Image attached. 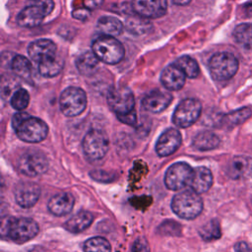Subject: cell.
<instances>
[{"label": "cell", "instance_id": "obj_18", "mask_svg": "<svg viewBox=\"0 0 252 252\" xmlns=\"http://www.w3.org/2000/svg\"><path fill=\"white\" fill-rule=\"evenodd\" d=\"M185 74L175 64L165 67L160 74V82L169 91L180 90L185 83Z\"/></svg>", "mask_w": 252, "mask_h": 252}, {"label": "cell", "instance_id": "obj_23", "mask_svg": "<svg viewBox=\"0 0 252 252\" xmlns=\"http://www.w3.org/2000/svg\"><path fill=\"white\" fill-rule=\"evenodd\" d=\"M220 144V138L211 131H202L198 133L192 142L195 149L199 151H210L217 148Z\"/></svg>", "mask_w": 252, "mask_h": 252}, {"label": "cell", "instance_id": "obj_7", "mask_svg": "<svg viewBox=\"0 0 252 252\" xmlns=\"http://www.w3.org/2000/svg\"><path fill=\"white\" fill-rule=\"evenodd\" d=\"M108 146L107 135L98 129L89 131L83 140V151L91 160L102 158L108 151Z\"/></svg>", "mask_w": 252, "mask_h": 252}, {"label": "cell", "instance_id": "obj_37", "mask_svg": "<svg viewBox=\"0 0 252 252\" xmlns=\"http://www.w3.org/2000/svg\"><path fill=\"white\" fill-rule=\"evenodd\" d=\"M72 16L75 19L81 20V21H85L87 20L90 16H91V10H89L88 8H80V9H76L73 11Z\"/></svg>", "mask_w": 252, "mask_h": 252}, {"label": "cell", "instance_id": "obj_4", "mask_svg": "<svg viewBox=\"0 0 252 252\" xmlns=\"http://www.w3.org/2000/svg\"><path fill=\"white\" fill-rule=\"evenodd\" d=\"M171 209L179 218L192 220L197 218L202 212L203 202L198 193L193 190H185L173 197Z\"/></svg>", "mask_w": 252, "mask_h": 252}, {"label": "cell", "instance_id": "obj_20", "mask_svg": "<svg viewBox=\"0 0 252 252\" xmlns=\"http://www.w3.org/2000/svg\"><path fill=\"white\" fill-rule=\"evenodd\" d=\"M74 206V197L68 192L54 195L47 204L48 210L55 216H64L71 212Z\"/></svg>", "mask_w": 252, "mask_h": 252}, {"label": "cell", "instance_id": "obj_14", "mask_svg": "<svg viewBox=\"0 0 252 252\" xmlns=\"http://www.w3.org/2000/svg\"><path fill=\"white\" fill-rule=\"evenodd\" d=\"M15 200L22 208H31L38 200L40 195V188L33 182H21L16 185Z\"/></svg>", "mask_w": 252, "mask_h": 252}, {"label": "cell", "instance_id": "obj_29", "mask_svg": "<svg viewBox=\"0 0 252 252\" xmlns=\"http://www.w3.org/2000/svg\"><path fill=\"white\" fill-rule=\"evenodd\" d=\"M233 37L237 43L244 47H252V24L244 23L238 25L233 31Z\"/></svg>", "mask_w": 252, "mask_h": 252}, {"label": "cell", "instance_id": "obj_33", "mask_svg": "<svg viewBox=\"0 0 252 252\" xmlns=\"http://www.w3.org/2000/svg\"><path fill=\"white\" fill-rule=\"evenodd\" d=\"M151 24L142 17L140 18H131L126 22V28L129 32L137 34H143L151 29Z\"/></svg>", "mask_w": 252, "mask_h": 252}, {"label": "cell", "instance_id": "obj_17", "mask_svg": "<svg viewBox=\"0 0 252 252\" xmlns=\"http://www.w3.org/2000/svg\"><path fill=\"white\" fill-rule=\"evenodd\" d=\"M171 100L172 95L168 92L154 90L143 98L142 106L145 110L152 113H159L170 104Z\"/></svg>", "mask_w": 252, "mask_h": 252}, {"label": "cell", "instance_id": "obj_16", "mask_svg": "<svg viewBox=\"0 0 252 252\" xmlns=\"http://www.w3.org/2000/svg\"><path fill=\"white\" fill-rule=\"evenodd\" d=\"M28 53L34 62L37 64L56 57V45L55 43L47 38L36 39L29 45Z\"/></svg>", "mask_w": 252, "mask_h": 252}, {"label": "cell", "instance_id": "obj_40", "mask_svg": "<svg viewBox=\"0 0 252 252\" xmlns=\"http://www.w3.org/2000/svg\"><path fill=\"white\" fill-rule=\"evenodd\" d=\"M103 1L104 0H84V5L89 10H93L98 8Z\"/></svg>", "mask_w": 252, "mask_h": 252}, {"label": "cell", "instance_id": "obj_27", "mask_svg": "<svg viewBox=\"0 0 252 252\" xmlns=\"http://www.w3.org/2000/svg\"><path fill=\"white\" fill-rule=\"evenodd\" d=\"M13 72L20 78L28 80L32 75V64L28 58L23 55H16L11 61Z\"/></svg>", "mask_w": 252, "mask_h": 252}, {"label": "cell", "instance_id": "obj_1", "mask_svg": "<svg viewBox=\"0 0 252 252\" xmlns=\"http://www.w3.org/2000/svg\"><path fill=\"white\" fill-rule=\"evenodd\" d=\"M92 48L97 59L106 64H117L125 55V49L122 43L110 35L102 34L96 37L93 42Z\"/></svg>", "mask_w": 252, "mask_h": 252}, {"label": "cell", "instance_id": "obj_15", "mask_svg": "<svg viewBox=\"0 0 252 252\" xmlns=\"http://www.w3.org/2000/svg\"><path fill=\"white\" fill-rule=\"evenodd\" d=\"M181 134L175 128H168L159 136L156 152L159 157H166L173 154L181 145Z\"/></svg>", "mask_w": 252, "mask_h": 252}, {"label": "cell", "instance_id": "obj_41", "mask_svg": "<svg viewBox=\"0 0 252 252\" xmlns=\"http://www.w3.org/2000/svg\"><path fill=\"white\" fill-rule=\"evenodd\" d=\"M176 5H187L191 2V0H171Z\"/></svg>", "mask_w": 252, "mask_h": 252}, {"label": "cell", "instance_id": "obj_5", "mask_svg": "<svg viewBox=\"0 0 252 252\" xmlns=\"http://www.w3.org/2000/svg\"><path fill=\"white\" fill-rule=\"evenodd\" d=\"M238 70L237 58L229 52L214 54L209 61V71L216 81H226L232 78Z\"/></svg>", "mask_w": 252, "mask_h": 252}, {"label": "cell", "instance_id": "obj_34", "mask_svg": "<svg viewBox=\"0 0 252 252\" xmlns=\"http://www.w3.org/2000/svg\"><path fill=\"white\" fill-rule=\"evenodd\" d=\"M30 102V94L27 90L19 89L17 90L11 97V105L16 110H24Z\"/></svg>", "mask_w": 252, "mask_h": 252}, {"label": "cell", "instance_id": "obj_22", "mask_svg": "<svg viewBox=\"0 0 252 252\" xmlns=\"http://www.w3.org/2000/svg\"><path fill=\"white\" fill-rule=\"evenodd\" d=\"M93 215L90 212L82 211L71 217L65 223V228L73 233H78L85 230L93 222Z\"/></svg>", "mask_w": 252, "mask_h": 252}, {"label": "cell", "instance_id": "obj_25", "mask_svg": "<svg viewBox=\"0 0 252 252\" xmlns=\"http://www.w3.org/2000/svg\"><path fill=\"white\" fill-rule=\"evenodd\" d=\"M250 168V160L246 157H235L228 165L227 173L233 179H238L247 174Z\"/></svg>", "mask_w": 252, "mask_h": 252}, {"label": "cell", "instance_id": "obj_12", "mask_svg": "<svg viewBox=\"0 0 252 252\" xmlns=\"http://www.w3.org/2000/svg\"><path fill=\"white\" fill-rule=\"evenodd\" d=\"M193 174V168L186 162H176L170 165L164 176V182L168 189L177 191L189 186Z\"/></svg>", "mask_w": 252, "mask_h": 252}, {"label": "cell", "instance_id": "obj_11", "mask_svg": "<svg viewBox=\"0 0 252 252\" xmlns=\"http://www.w3.org/2000/svg\"><path fill=\"white\" fill-rule=\"evenodd\" d=\"M18 169L23 174L34 177L44 173L48 167V161L45 156L34 150L25 152L19 158L17 163Z\"/></svg>", "mask_w": 252, "mask_h": 252}, {"label": "cell", "instance_id": "obj_9", "mask_svg": "<svg viewBox=\"0 0 252 252\" xmlns=\"http://www.w3.org/2000/svg\"><path fill=\"white\" fill-rule=\"evenodd\" d=\"M17 136L28 143H38L44 140L48 133V127L41 119L27 117L16 129Z\"/></svg>", "mask_w": 252, "mask_h": 252}, {"label": "cell", "instance_id": "obj_30", "mask_svg": "<svg viewBox=\"0 0 252 252\" xmlns=\"http://www.w3.org/2000/svg\"><path fill=\"white\" fill-rule=\"evenodd\" d=\"M178 68L181 69V71L185 74L186 77L188 78H196L199 73H200V68L198 63L190 56L188 55H183L179 57L175 63H174Z\"/></svg>", "mask_w": 252, "mask_h": 252}, {"label": "cell", "instance_id": "obj_10", "mask_svg": "<svg viewBox=\"0 0 252 252\" xmlns=\"http://www.w3.org/2000/svg\"><path fill=\"white\" fill-rule=\"evenodd\" d=\"M107 102L117 115L134 111V94L128 87L117 86L110 89L107 94Z\"/></svg>", "mask_w": 252, "mask_h": 252}, {"label": "cell", "instance_id": "obj_3", "mask_svg": "<svg viewBox=\"0 0 252 252\" xmlns=\"http://www.w3.org/2000/svg\"><path fill=\"white\" fill-rule=\"evenodd\" d=\"M3 233L14 242L24 243L38 233L37 223L29 218H9L2 226Z\"/></svg>", "mask_w": 252, "mask_h": 252}, {"label": "cell", "instance_id": "obj_24", "mask_svg": "<svg viewBox=\"0 0 252 252\" xmlns=\"http://www.w3.org/2000/svg\"><path fill=\"white\" fill-rule=\"evenodd\" d=\"M96 27L104 35H110L114 37L115 35L120 34L123 31L122 23L118 19L110 16L100 17L97 21Z\"/></svg>", "mask_w": 252, "mask_h": 252}, {"label": "cell", "instance_id": "obj_35", "mask_svg": "<svg viewBox=\"0 0 252 252\" xmlns=\"http://www.w3.org/2000/svg\"><path fill=\"white\" fill-rule=\"evenodd\" d=\"M132 252H150V246L144 237L137 238L132 246Z\"/></svg>", "mask_w": 252, "mask_h": 252}, {"label": "cell", "instance_id": "obj_8", "mask_svg": "<svg viewBox=\"0 0 252 252\" xmlns=\"http://www.w3.org/2000/svg\"><path fill=\"white\" fill-rule=\"evenodd\" d=\"M202 110L201 102L196 98H185L176 106L172 122L179 128H186L194 124L200 117Z\"/></svg>", "mask_w": 252, "mask_h": 252}, {"label": "cell", "instance_id": "obj_42", "mask_svg": "<svg viewBox=\"0 0 252 252\" xmlns=\"http://www.w3.org/2000/svg\"><path fill=\"white\" fill-rule=\"evenodd\" d=\"M245 8H246V14L252 17V5H246Z\"/></svg>", "mask_w": 252, "mask_h": 252}, {"label": "cell", "instance_id": "obj_21", "mask_svg": "<svg viewBox=\"0 0 252 252\" xmlns=\"http://www.w3.org/2000/svg\"><path fill=\"white\" fill-rule=\"evenodd\" d=\"M98 61L93 51H85L77 57L76 67L82 75L91 76L97 70Z\"/></svg>", "mask_w": 252, "mask_h": 252}, {"label": "cell", "instance_id": "obj_36", "mask_svg": "<svg viewBox=\"0 0 252 252\" xmlns=\"http://www.w3.org/2000/svg\"><path fill=\"white\" fill-rule=\"evenodd\" d=\"M117 118L125 123V124H128V125H135L136 122H137V115L135 113V111H131L129 113H126V114H122V115H117Z\"/></svg>", "mask_w": 252, "mask_h": 252}, {"label": "cell", "instance_id": "obj_39", "mask_svg": "<svg viewBox=\"0 0 252 252\" xmlns=\"http://www.w3.org/2000/svg\"><path fill=\"white\" fill-rule=\"evenodd\" d=\"M234 250L235 252H252V245L247 242L240 241L234 245Z\"/></svg>", "mask_w": 252, "mask_h": 252}, {"label": "cell", "instance_id": "obj_31", "mask_svg": "<svg viewBox=\"0 0 252 252\" xmlns=\"http://www.w3.org/2000/svg\"><path fill=\"white\" fill-rule=\"evenodd\" d=\"M85 252H110L111 247L109 242L100 236H95L88 239L84 244Z\"/></svg>", "mask_w": 252, "mask_h": 252}, {"label": "cell", "instance_id": "obj_28", "mask_svg": "<svg viewBox=\"0 0 252 252\" xmlns=\"http://www.w3.org/2000/svg\"><path fill=\"white\" fill-rule=\"evenodd\" d=\"M37 67L41 76L51 78L57 76L61 72L63 68V61L57 57H54L38 63Z\"/></svg>", "mask_w": 252, "mask_h": 252}, {"label": "cell", "instance_id": "obj_38", "mask_svg": "<svg viewBox=\"0 0 252 252\" xmlns=\"http://www.w3.org/2000/svg\"><path fill=\"white\" fill-rule=\"evenodd\" d=\"M30 115L26 112H18L16 113L13 118H12V126L14 129H16L27 117H29Z\"/></svg>", "mask_w": 252, "mask_h": 252}, {"label": "cell", "instance_id": "obj_26", "mask_svg": "<svg viewBox=\"0 0 252 252\" xmlns=\"http://www.w3.org/2000/svg\"><path fill=\"white\" fill-rule=\"evenodd\" d=\"M251 116V109L249 107H242L226 113L221 118V123L226 127H234L246 121Z\"/></svg>", "mask_w": 252, "mask_h": 252}, {"label": "cell", "instance_id": "obj_32", "mask_svg": "<svg viewBox=\"0 0 252 252\" xmlns=\"http://www.w3.org/2000/svg\"><path fill=\"white\" fill-rule=\"evenodd\" d=\"M201 237L206 241H212L220 237V226L217 220H212L205 223L199 230Z\"/></svg>", "mask_w": 252, "mask_h": 252}, {"label": "cell", "instance_id": "obj_19", "mask_svg": "<svg viewBox=\"0 0 252 252\" xmlns=\"http://www.w3.org/2000/svg\"><path fill=\"white\" fill-rule=\"evenodd\" d=\"M213 184V175L209 168L199 166L193 169V174L189 186L191 190L200 194L208 191Z\"/></svg>", "mask_w": 252, "mask_h": 252}, {"label": "cell", "instance_id": "obj_2", "mask_svg": "<svg viewBox=\"0 0 252 252\" xmlns=\"http://www.w3.org/2000/svg\"><path fill=\"white\" fill-rule=\"evenodd\" d=\"M53 8V0H30L29 5L18 14L17 23L23 28L37 27Z\"/></svg>", "mask_w": 252, "mask_h": 252}, {"label": "cell", "instance_id": "obj_6", "mask_svg": "<svg viewBox=\"0 0 252 252\" xmlns=\"http://www.w3.org/2000/svg\"><path fill=\"white\" fill-rule=\"evenodd\" d=\"M62 113L68 117H74L81 114L87 106V95L85 92L77 87L65 89L59 99Z\"/></svg>", "mask_w": 252, "mask_h": 252}, {"label": "cell", "instance_id": "obj_13", "mask_svg": "<svg viewBox=\"0 0 252 252\" xmlns=\"http://www.w3.org/2000/svg\"><path fill=\"white\" fill-rule=\"evenodd\" d=\"M132 8L134 12L144 19H157L166 13V0H133Z\"/></svg>", "mask_w": 252, "mask_h": 252}]
</instances>
